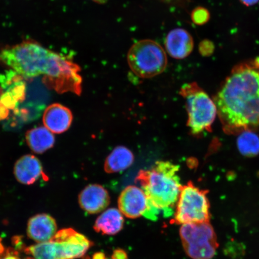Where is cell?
I'll return each instance as SVG.
<instances>
[{"mask_svg": "<svg viewBox=\"0 0 259 259\" xmlns=\"http://www.w3.org/2000/svg\"><path fill=\"white\" fill-rule=\"evenodd\" d=\"M214 102L226 134L259 128V57L233 68Z\"/></svg>", "mask_w": 259, "mask_h": 259, "instance_id": "1", "label": "cell"}, {"mask_svg": "<svg viewBox=\"0 0 259 259\" xmlns=\"http://www.w3.org/2000/svg\"><path fill=\"white\" fill-rule=\"evenodd\" d=\"M0 62L24 78L44 76L45 83L58 93L80 96L82 92L80 67L36 41L26 40L3 49Z\"/></svg>", "mask_w": 259, "mask_h": 259, "instance_id": "2", "label": "cell"}, {"mask_svg": "<svg viewBox=\"0 0 259 259\" xmlns=\"http://www.w3.org/2000/svg\"><path fill=\"white\" fill-rule=\"evenodd\" d=\"M180 167L169 161H158L149 170L139 171L136 181L141 184L147 196L148 208L144 216L156 220L174 214L181 188L178 176Z\"/></svg>", "mask_w": 259, "mask_h": 259, "instance_id": "3", "label": "cell"}, {"mask_svg": "<svg viewBox=\"0 0 259 259\" xmlns=\"http://www.w3.org/2000/svg\"><path fill=\"white\" fill-rule=\"evenodd\" d=\"M85 236L72 229L61 230L51 240L27 249L34 259H74L83 256L92 247Z\"/></svg>", "mask_w": 259, "mask_h": 259, "instance_id": "4", "label": "cell"}, {"mask_svg": "<svg viewBox=\"0 0 259 259\" xmlns=\"http://www.w3.org/2000/svg\"><path fill=\"white\" fill-rule=\"evenodd\" d=\"M180 94L186 100L187 126L194 135L210 132L218 110L215 103L196 82L184 84Z\"/></svg>", "mask_w": 259, "mask_h": 259, "instance_id": "5", "label": "cell"}, {"mask_svg": "<svg viewBox=\"0 0 259 259\" xmlns=\"http://www.w3.org/2000/svg\"><path fill=\"white\" fill-rule=\"evenodd\" d=\"M127 62L136 75L142 78H151L166 69L167 58L160 44L145 39L132 45L127 54Z\"/></svg>", "mask_w": 259, "mask_h": 259, "instance_id": "6", "label": "cell"}, {"mask_svg": "<svg viewBox=\"0 0 259 259\" xmlns=\"http://www.w3.org/2000/svg\"><path fill=\"white\" fill-rule=\"evenodd\" d=\"M208 191L200 189L192 182L181 188L171 224L209 222L210 203Z\"/></svg>", "mask_w": 259, "mask_h": 259, "instance_id": "7", "label": "cell"}, {"mask_svg": "<svg viewBox=\"0 0 259 259\" xmlns=\"http://www.w3.org/2000/svg\"><path fill=\"white\" fill-rule=\"evenodd\" d=\"M180 235L184 250L193 259H211L219 244L209 222L189 223L181 226Z\"/></svg>", "mask_w": 259, "mask_h": 259, "instance_id": "8", "label": "cell"}, {"mask_svg": "<svg viewBox=\"0 0 259 259\" xmlns=\"http://www.w3.org/2000/svg\"><path fill=\"white\" fill-rule=\"evenodd\" d=\"M24 77L12 70L0 75V89L5 92L0 95V105L14 110L19 102L25 99L26 85Z\"/></svg>", "mask_w": 259, "mask_h": 259, "instance_id": "9", "label": "cell"}, {"mask_svg": "<svg viewBox=\"0 0 259 259\" xmlns=\"http://www.w3.org/2000/svg\"><path fill=\"white\" fill-rule=\"evenodd\" d=\"M118 207L122 215L129 219H137L147 211L148 202L143 190L135 186L123 190L118 199Z\"/></svg>", "mask_w": 259, "mask_h": 259, "instance_id": "10", "label": "cell"}, {"mask_svg": "<svg viewBox=\"0 0 259 259\" xmlns=\"http://www.w3.org/2000/svg\"><path fill=\"white\" fill-rule=\"evenodd\" d=\"M79 205L83 210L92 214L104 210L110 203L108 191L99 184H90L80 192Z\"/></svg>", "mask_w": 259, "mask_h": 259, "instance_id": "11", "label": "cell"}, {"mask_svg": "<svg viewBox=\"0 0 259 259\" xmlns=\"http://www.w3.org/2000/svg\"><path fill=\"white\" fill-rule=\"evenodd\" d=\"M165 48L169 56L181 60L189 57L194 49L192 35L183 28L170 31L165 40Z\"/></svg>", "mask_w": 259, "mask_h": 259, "instance_id": "12", "label": "cell"}, {"mask_svg": "<svg viewBox=\"0 0 259 259\" xmlns=\"http://www.w3.org/2000/svg\"><path fill=\"white\" fill-rule=\"evenodd\" d=\"M73 121L72 112L59 103L49 106L44 113L43 122L53 134H60L67 131Z\"/></svg>", "mask_w": 259, "mask_h": 259, "instance_id": "13", "label": "cell"}, {"mask_svg": "<svg viewBox=\"0 0 259 259\" xmlns=\"http://www.w3.org/2000/svg\"><path fill=\"white\" fill-rule=\"evenodd\" d=\"M57 232L56 220L50 215L41 213L29 220L27 233L29 237L38 243L51 240Z\"/></svg>", "mask_w": 259, "mask_h": 259, "instance_id": "14", "label": "cell"}, {"mask_svg": "<svg viewBox=\"0 0 259 259\" xmlns=\"http://www.w3.org/2000/svg\"><path fill=\"white\" fill-rule=\"evenodd\" d=\"M14 174L18 182L30 185L39 179L43 174V167L36 157L25 155L16 161Z\"/></svg>", "mask_w": 259, "mask_h": 259, "instance_id": "15", "label": "cell"}, {"mask_svg": "<svg viewBox=\"0 0 259 259\" xmlns=\"http://www.w3.org/2000/svg\"><path fill=\"white\" fill-rule=\"evenodd\" d=\"M124 223V220L120 210L110 208L97 219L94 229L102 235H115L121 231Z\"/></svg>", "mask_w": 259, "mask_h": 259, "instance_id": "16", "label": "cell"}, {"mask_svg": "<svg viewBox=\"0 0 259 259\" xmlns=\"http://www.w3.org/2000/svg\"><path fill=\"white\" fill-rule=\"evenodd\" d=\"M134 160L131 150L124 146H118L106 158L105 170L108 174L121 172L131 167Z\"/></svg>", "mask_w": 259, "mask_h": 259, "instance_id": "17", "label": "cell"}, {"mask_svg": "<svg viewBox=\"0 0 259 259\" xmlns=\"http://www.w3.org/2000/svg\"><path fill=\"white\" fill-rule=\"evenodd\" d=\"M26 140L29 147L35 153L42 154L53 147L54 136L45 127L31 129L26 134Z\"/></svg>", "mask_w": 259, "mask_h": 259, "instance_id": "18", "label": "cell"}, {"mask_svg": "<svg viewBox=\"0 0 259 259\" xmlns=\"http://www.w3.org/2000/svg\"><path fill=\"white\" fill-rule=\"evenodd\" d=\"M237 145L240 153L245 156H254L259 153V138L252 131L240 133Z\"/></svg>", "mask_w": 259, "mask_h": 259, "instance_id": "19", "label": "cell"}, {"mask_svg": "<svg viewBox=\"0 0 259 259\" xmlns=\"http://www.w3.org/2000/svg\"><path fill=\"white\" fill-rule=\"evenodd\" d=\"M210 17L208 10L203 7L194 9L191 14V18L193 23L197 25H203L208 23Z\"/></svg>", "mask_w": 259, "mask_h": 259, "instance_id": "20", "label": "cell"}, {"mask_svg": "<svg viewBox=\"0 0 259 259\" xmlns=\"http://www.w3.org/2000/svg\"><path fill=\"white\" fill-rule=\"evenodd\" d=\"M199 50L200 54L203 56H209L213 53L214 50V46L211 41L208 40H205L201 42L199 45Z\"/></svg>", "mask_w": 259, "mask_h": 259, "instance_id": "21", "label": "cell"}, {"mask_svg": "<svg viewBox=\"0 0 259 259\" xmlns=\"http://www.w3.org/2000/svg\"><path fill=\"white\" fill-rule=\"evenodd\" d=\"M112 259H128V255L124 250L116 249L113 251Z\"/></svg>", "mask_w": 259, "mask_h": 259, "instance_id": "22", "label": "cell"}, {"mask_svg": "<svg viewBox=\"0 0 259 259\" xmlns=\"http://www.w3.org/2000/svg\"><path fill=\"white\" fill-rule=\"evenodd\" d=\"M242 5H244L247 7L254 6L259 2V0H239Z\"/></svg>", "mask_w": 259, "mask_h": 259, "instance_id": "23", "label": "cell"}, {"mask_svg": "<svg viewBox=\"0 0 259 259\" xmlns=\"http://www.w3.org/2000/svg\"><path fill=\"white\" fill-rule=\"evenodd\" d=\"M0 259H21L18 257L17 255L8 254L5 255L4 257H0Z\"/></svg>", "mask_w": 259, "mask_h": 259, "instance_id": "24", "label": "cell"}, {"mask_svg": "<svg viewBox=\"0 0 259 259\" xmlns=\"http://www.w3.org/2000/svg\"><path fill=\"white\" fill-rule=\"evenodd\" d=\"M93 259H106V256L105 254L99 252L94 255Z\"/></svg>", "mask_w": 259, "mask_h": 259, "instance_id": "25", "label": "cell"}, {"mask_svg": "<svg viewBox=\"0 0 259 259\" xmlns=\"http://www.w3.org/2000/svg\"><path fill=\"white\" fill-rule=\"evenodd\" d=\"M5 252V247L2 244L1 239H0V257L2 256V255Z\"/></svg>", "mask_w": 259, "mask_h": 259, "instance_id": "26", "label": "cell"}, {"mask_svg": "<svg viewBox=\"0 0 259 259\" xmlns=\"http://www.w3.org/2000/svg\"><path fill=\"white\" fill-rule=\"evenodd\" d=\"M92 1L98 3V4H104L108 0H92Z\"/></svg>", "mask_w": 259, "mask_h": 259, "instance_id": "27", "label": "cell"}]
</instances>
